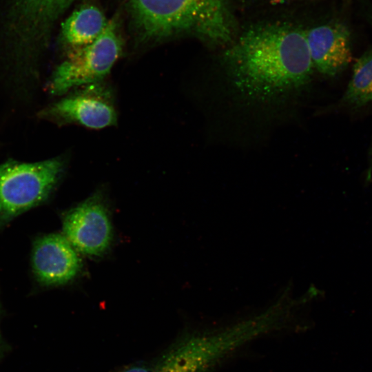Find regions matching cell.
Here are the masks:
<instances>
[{"mask_svg": "<svg viewBox=\"0 0 372 372\" xmlns=\"http://www.w3.org/2000/svg\"><path fill=\"white\" fill-rule=\"evenodd\" d=\"M221 64L237 93L260 103L303 90L313 71L304 30L285 23L246 30L224 52Z\"/></svg>", "mask_w": 372, "mask_h": 372, "instance_id": "1", "label": "cell"}, {"mask_svg": "<svg viewBox=\"0 0 372 372\" xmlns=\"http://www.w3.org/2000/svg\"><path fill=\"white\" fill-rule=\"evenodd\" d=\"M138 36L158 40L185 32L215 45L232 40L226 0H127Z\"/></svg>", "mask_w": 372, "mask_h": 372, "instance_id": "2", "label": "cell"}, {"mask_svg": "<svg viewBox=\"0 0 372 372\" xmlns=\"http://www.w3.org/2000/svg\"><path fill=\"white\" fill-rule=\"evenodd\" d=\"M63 167L59 157L34 163L10 160L0 165V225L45 200Z\"/></svg>", "mask_w": 372, "mask_h": 372, "instance_id": "3", "label": "cell"}, {"mask_svg": "<svg viewBox=\"0 0 372 372\" xmlns=\"http://www.w3.org/2000/svg\"><path fill=\"white\" fill-rule=\"evenodd\" d=\"M123 43L118 24L108 20L92 42L70 50L52 76L50 92L61 95L75 87L103 81L121 56Z\"/></svg>", "mask_w": 372, "mask_h": 372, "instance_id": "4", "label": "cell"}, {"mask_svg": "<svg viewBox=\"0 0 372 372\" xmlns=\"http://www.w3.org/2000/svg\"><path fill=\"white\" fill-rule=\"evenodd\" d=\"M80 90L54 103L48 114L54 118L99 130L115 125L117 112L110 87L103 81Z\"/></svg>", "mask_w": 372, "mask_h": 372, "instance_id": "5", "label": "cell"}, {"mask_svg": "<svg viewBox=\"0 0 372 372\" xmlns=\"http://www.w3.org/2000/svg\"><path fill=\"white\" fill-rule=\"evenodd\" d=\"M64 236L79 251L89 256H100L110 247L112 229L109 215L99 196L95 195L65 216Z\"/></svg>", "mask_w": 372, "mask_h": 372, "instance_id": "6", "label": "cell"}, {"mask_svg": "<svg viewBox=\"0 0 372 372\" xmlns=\"http://www.w3.org/2000/svg\"><path fill=\"white\" fill-rule=\"evenodd\" d=\"M74 1H15L12 30L17 52L22 56L23 59L33 56L37 46L44 43L46 34L53 23Z\"/></svg>", "mask_w": 372, "mask_h": 372, "instance_id": "7", "label": "cell"}, {"mask_svg": "<svg viewBox=\"0 0 372 372\" xmlns=\"http://www.w3.org/2000/svg\"><path fill=\"white\" fill-rule=\"evenodd\" d=\"M313 69L334 77L344 71L352 59L351 34L340 23L330 22L304 30Z\"/></svg>", "mask_w": 372, "mask_h": 372, "instance_id": "8", "label": "cell"}, {"mask_svg": "<svg viewBox=\"0 0 372 372\" xmlns=\"http://www.w3.org/2000/svg\"><path fill=\"white\" fill-rule=\"evenodd\" d=\"M32 264L38 281L48 286L70 282L81 268L76 249L59 234L45 235L35 241Z\"/></svg>", "mask_w": 372, "mask_h": 372, "instance_id": "9", "label": "cell"}, {"mask_svg": "<svg viewBox=\"0 0 372 372\" xmlns=\"http://www.w3.org/2000/svg\"><path fill=\"white\" fill-rule=\"evenodd\" d=\"M108 20L94 5H85L74 10L62 23L61 40L73 50L91 42L102 32Z\"/></svg>", "mask_w": 372, "mask_h": 372, "instance_id": "10", "label": "cell"}, {"mask_svg": "<svg viewBox=\"0 0 372 372\" xmlns=\"http://www.w3.org/2000/svg\"><path fill=\"white\" fill-rule=\"evenodd\" d=\"M372 102V49L355 63L351 78L340 101L342 107L360 109Z\"/></svg>", "mask_w": 372, "mask_h": 372, "instance_id": "11", "label": "cell"}, {"mask_svg": "<svg viewBox=\"0 0 372 372\" xmlns=\"http://www.w3.org/2000/svg\"><path fill=\"white\" fill-rule=\"evenodd\" d=\"M367 159L368 166L366 173V180L367 183H369L372 178V139L369 145Z\"/></svg>", "mask_w": 372, "mask_h": 372, "instance_id": "12", "label": "cell"}]
</instances>
